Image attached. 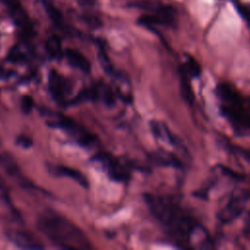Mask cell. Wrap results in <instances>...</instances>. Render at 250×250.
<instances>
[{"mask_svg":"<svg viewBox=\"0 0 250 250\" xmlns=\"http://www.w3.org/2000/svg\"><path fill=\"white\" fill-rule=\"evenodd\" d=\"M94 160L102 167L111 181L125 183L130 179L129 168L112 154L108 152H100L94 156Z\"/></svg>","mask_w":250,"mask_h":250,"instance_id":"6","label":"cell"},{"mask_svg":"<svg viewBox=\"0 0 250 250\" xmlns=\"http://www.w3.org/2000/svg\"><path fill=\"white\" fill-rule=\"evenodd\" d=\"M64 56L66 58V61L72 67L84 73L90 72L91 63L89 60L81 52L75 49H66L64 52Z\"/></svg>","mask_w":250,"mask_h":250,"instance_id":"10","label":"cell"},{"mask_svg":"<svg viewBox=\"0 0 250 250\" xmlns=\"http://www.w3.org/2000/svg\"><path fill=\"white\" fill-rule=\"evenodd\" d=\"M37 228L55 246L62 249H91L86 234L71 221L55 211H45L37 220Z\"/></svg>","mask_w":250,"mask_h":250,"instance_id":"2","label":"cell"},{"mask_svg":"<svg viewBox=\"0 0 250 250\" xmlns=\"http://www.w3.org/2000/svg\"><path fill=\"white\" fill-rule=\"evenodd\" d=\"M136 6L149 12L140 17L138 21L140 24L149 29L156 26L174 27L177 23V13L172 6L151 2H142Z\"/></svg>","mask_w":250,"mask_h":250,"instance_id":"4","label":"cell"},{"mask_svg":"<svg viewBox=\"0 0 250 250\" xmlns=\"http://www.w3.org/2000/svg\"><path fill=\"white\" fill-rule=\"evenodd\" d=\"M151 160L160 166H169L175 168H179L182 166V162L176 155L163 150L153 152L151 155Z\"/></svg>","mask_w":250,"mask_h":250,"instance_id":"14","label":"cell"},{"mask_svg":"<svg viewBox=\"0 0 250 250\" xmlns=\"http://www.w3.org/2000/svg\"><path fill=\"white\" fill-rule=\"evenodd\" d=\"M48 88L55 101L60 103L63 100L64 81L55 69H52L48 74Z\"/></svg>","mask_w":250,"mask_h":250,"instance_id":"11","label":"cell"},{"mask_svg":"<svg viewBox=\"0 0 250 250\" xmlns=\"http://www.w3.org/2000/svg\"><path fill=\"white\" fill-rule=\"evenodd\" d=\"M236 11L250 27V4H235Z\"/></svg>","mask_w":250,"mask_h":250,"instance_id":"19","label":"cell"},{"mask_svg":"<svg viewBox=\"0 0 250 250\" xmlns=\"http://www.w3.org/2000/svg\"><path fill=\"white\" fill-rule=\"evenodd\" d=\"M10 76V72L4 69L2 66H0V79H6Z\"/></svg>","mask_w":250,"mask_h":250,"instance_id":"22","label":"cell"},{"mask_svg":"<svg viewBox=\"0 0 250 250\" xmlns=\"http://www.w3.org/2000/svg\"><path fill=\"white\" fill-rule=\"evenodd\" d=\"M6 6L9 15L15 24L24 33L25 36H32L34 28L30 18L18 0H1Z\"/></svg>","mask_w":250,"mask_h":250,"instance_id":"7","label":"cell"},{"mask_svg":"<svg viewBox=\"0 0 250 250\" xmlns=\"http://www.w3.org/2000/svg\"><path fill=\"white\" fill-rule=\"evenodd\" d=\"M146 203L169 239L181 248H208L210 238L203 226L175 199L151 193Z\"/></svg>","mask_w":250,"mask_h":250,"instance_id":"1","label":"cell"},{"mask_svg":"<svg viewBox=\"0 0 250 250\" xmlns=\"http://www.w3.org/2000/svg\"><path fill=\"white\" fill-rule=\"evenodd\" d=\"M33 107V99L29 95H25L21 99V110L24 113H29Z\"/></svg>","mask_w":250,"mask_h":250,"instance_id":"20","label":"cell"},{"mask_svg":"<svg viewBox=\"0 0 250 250\" xmlns=\"http://www.w3.org/2000/svg\"><path fill=\"white\" fill-rule=\"evenodd\" d=\"M179 75H180V88H181L182 96L187 103L192 104L194 101V95H193L191 82H190L191 79L181 67L179 70Z\"/></svg>","mask_w":250,"mask_h":250,"instance_id":"16","label":"cell"},{"mask_svg":"<svg viewBox=\"0 0 250 250\" xmlns=\"http://www.w3.org/2000/svg\"><path fill=\"white\" fill-rule=\"evenodd\" d=\"M221 112L239 135L250 132V99L243 98L231 85L221 83L216 89Z\"/></svg>","mask_w":250,"mask_h":250,"instance_id":"3","label":"cell"},{"mask_svg":"<svg viewBox=\"0 0 250 250\" xmlns=\"http://www.w3.org/2000/svg\"><path fill=\"white\" fill-rule=\"evenodd\" d=\"M246 202L245 194H237L231 197L219 214V219L224 223H229L238 217L244 209Z\"/></svg>","mask_w":250,"mask_h":250,"instance_id":"8","label":"cell"},{"mask_svg":"<svg viewBox=\"0 0 250 250\" xmlns=\"http://www.w3.org/2000/svg\"><path fill=\"white\" fill-rule=\"evenodd\" d=\"M150 128H151V132L155 137L161 140H164L165 142L170 143L171 145L177 146L176 139L174 138V136L172 135V133L169 131V129L166 127L165 124H162L159 121L153 120L150 122Z\"/></svg>","mask_w":250,"mask_h":250,"instance_id":"15","label":"cell"},{"mask_svg":"<svg viewBox=\"0 0 250 250\" xmlns=\"http://www.w3.org/2000/svg\"><path fill=\"white\" fill-rule=\"evenodd\" d=\"M12 240L20 247L24 249H42L44 246L31 233L22 230H14L11 233Z\"/></svg>","mask_w":250,"mask_h":250,"instance_id":"9","label":"cell"},{"mask_svg":"<svg viewBox=\"0 0 250 250\" xmlns=\"http://www.w3.org/2000/svg\"><path fill=\"white\" fill-rule=\"evenodd\" d=\"M181 68L188 74L190 79L198 78L201 74V66L199 62L192 57L188 56Z\"/></svg>","mask_w":250,"mask_h":250,"instance_id":"17","label":"cell"},{"mask_svg":"<svg viewBox=\"0 0 250 250\" xmlns=\"http://www.w3.org/2000/svg\"><path fill=\"white\" fill-rule=\"evenodd\" d=\"M51 172H53L57 176L68 177L78 183L81 187L87 188L89 187V183L87 178L78 170L64 166V165H54L51 168Z\"/></svg>","mask_w":250,"mask_h":250,"instance_id":"12","label":"cell"},{"mask_svg":"<svg viewBox=\"0 0 250 250\" xmlns=\"http://www.w3.org/2000/svg\"><path fill=\"white\" fill-rule=\"evenodd\" d=\"M16 143H17L19 146H22V147H24V148H27V147L31 146V145H32L31 139L28 138V137L25 136V135H21V136H19V137L17 138V140H16Z\"/></svg>","mask_w":250,"mask_h":250,"instance_id":"21","label":"cell"},{"mask_svg":"<svg viewBox=\"0 0 250 250\" xmlns=\"http://www.w3.org/2000/svg\"><path fill=\"white\" fill-rule=\"evenodd\" d=\"M54 127H59L69 134L75 141L84 147H92L98 144V139L95 135L85 129L83 126L77 124L74 120L69 119L63 115H59L54 121L48 122Z\"/></svg>","mask_w":250,"mask_h":250,"instance_id":"5","label":"cell"},{"mask_svg":"<svg viewBox=\"0 0 250 250\" xmlns=\"http://www.w3.org/2000/svg\"><path fill=\"white\" fill-rule=\"evenodd\" d=\"M42 6L46 12V15L58 28H64V20L61 11L57 8L54 0H41Z\"/></svg>","mask_w":250,"mask_h":250,"instance_id":"13","label":"cell"},{"mask_svg":"<svg viewBox=\"0 0 250 250\" xmlns=\"http://www.w3.org/2000/svg\"><path fill=\"white\" fill-rule=\"evenodd\" d=\"M46 51L49 54V56L53 59H58L62 56V41L59 36L57 35H51L47 40H46Z\"/></svg>","mask_w":250,"mask_h":250,"instance_id":"18","label":"cell"},{"mask_svg":"<svg viewBox=\"0 0 250 250\" xmlns=\"http://www.w3.org/2000/svg\"><path fill=\"white\" fill-rule=\"evenodd\" d=\"M81 5L85 6H94L96 3V0H77Z\"/></svg>","mask_w":250,"mask_h":250,"instance_id":"23","label":"cell"}]
</instances>
